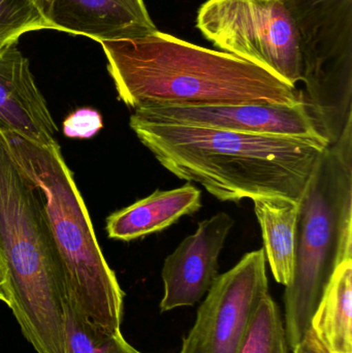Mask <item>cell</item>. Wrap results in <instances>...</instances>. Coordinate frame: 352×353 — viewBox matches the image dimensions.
Wrapping results in <instances>:
<instances>
[{
	"label": "cell",
	"mask_w": 352,
	"mask_h": 353,
	"mask_svg": "<svg viewBox=\"0 0 352 353\" xmlns=\"http://www.w3.org/2000/svg\"><path fill=\"white\" fill-rule=\"evenodd\" d=\"M0 261L6 305L37 353L64 352L63 274L41 195L0 132Z\"/></svg>",
	"instance_id": "3957f363"
},
{
	"label": "cell",
	"mask_w": 352,
	"mask_h": 353,
	"mask_svg": "<svg viewBox=\"0 0 352 353\" xmlns=\"http://www.w3.org/2000/svg\"><path fill=\"white\" fill-rule=\"evenodd\" d=\"M48 29L99 43L136 39L157 30L144 0H30Z\"/></svg>",
	"instance_id": "8fae6325"
},
{
	"label": "cell",
	"mask_w": 352,
	"mask_h": 353,
	"mask_svg": "<svg viewBox=\"0 0 352 353\" xmlns=\"http://www.w3.org/2000/svg\"><path fill=\"white\" fill-rule=\"evenodd\" d=\"M196 27L221 52L264 68L289 86L301 82L297 31L282 0H207Z\"/></svg>",
	"instance_id": "52a82bcc"
},
{
	"label": "cell",
	"mask_w": 352,
	"mask_h": 353,
	"mask_svg": "<svg viewBox=\"0 0 352 353\" xmlns=\"http://www.w3.org/2000/svg\"><path fill=\"white\" fill-rule=\"evenodd\" d=\"M130 126L165 170L221 201L282 196L300 201L328 143L159 124L132 114Z\"/></svg>",
	"instance_id": "7a4b0ae2"
},
{
	"label": "cell",
	"mask_w": 352,
	"mask_h": 353,
	"mask_svg": "<svg viewBox=\"0 0 352 353\" xmlns=\"http://www.w3.org/2000/svg\"><path fill=\"white\" fill-rule=\"evenodd\" d=\"M252 201L262 230L266 259L274 279L287 288L295 267L300 201L282 196H260Z\"/></svg>",
	"instance_id": "5bb4252c"
},
{
	"label": "cell",
	"mask_w": 352,
	"mask_h": 353,
	"mask_svg": "<svg viewBox=\"0 0 352 353\" xmlns=\"http://www.w3.org/2000/svg\"><path fill=\"white\" fill-rule=\"evenodd\" d=\"M41 29H48L47 24L30 0H0V48Z\"/></svg>",
	"instance_id": "ac0fdd59"
},
{
	"label": "cell",
	"mask_w": 352,
	"mask_h": 353,
	"mask_svg": "<svg viewBox=\"0 0 352 353\" xmlns=\"http://www.w3.org/2000/svg\"><path fill=\"white\" fill-rule=\"evenodd\" d=\"M103 128V117L96 110L82 108L65 118L62 124L64 136L70 139H90Z\"/></svg>",
	"instance_id": "d6986e66"
},
{
	"label": "cell",
	"mask_w": 352,
	"mask_h": 353,
	"mask_svg": "<svg viewBox=\"0 0 352 353\" xmlns=\"http://www.w3.org/2000/svg\"><path fill=\"white\" fill-rule=\"evenodd\" d=\"M293 353H328L316 339L311 330L303 340L293 350Z\"/></svg>",
	"instance_id": "ffe728a7"
},
{
	"label": "cell",
	"mask_w": 352,
	"mask_h": 353,
	"mask_svg": "<svg viewBox=\"0 0 352 353\" xmlns=\"http://www.w3.org/2000/svg\"><path fill=\"white\" fill-rule=\"evenodd\" d=\"M234 224L225 212L203 220L196 232L165 259L161 270L165 285L161 312L194 306L206 296L218 277L219 256Z\"/></svg>",
	"instance_id": "30bf717a"
},
{
	"label": "cell",
	"mask_w": 352,
	"mask_h": 353,
	"mask_svg": "<svg viewBox=\"0 0 352 353\" xmlns=\"http://www.w3.org/2000/svg\"><path fill=\"white\" fill-rule=\"evenodd\" d=\"M65 353H142L124 339L122 333L97 334L89 327L64 299Z\"/></svg>",
	"instance_id": "e0dca14e"
},
{
	"label": "cell",
	"mask_w": 352,
	"mask_h": 353,
	"mask_svg": "<svg viewBox=\"0 0 352 353\" xmlns=\"http://www.w3.org/2000/svg\"><path fill=\"white\" fill-rule=\"evenodd\" d=\"M200 208L202 192L192 185L156 190L130 207L111 214L107 218L105 230L110 239L130 242L165 230Z\"/></svg>",
	"instance_id": "4fadbf2b"
},
{
	"label": "cell",
	"mask_w": 352,
	"mask_h": 353,
	"mask_svg": "<svg viewBox=\"0 0 352 353\" xmlns=\"http://www.w3.org/2000/svg\"><path fill=\"white\" fill-rule=\"evenodd\" d=\"M297 31L302 99L329 142L352 122V0H282Z\"/></svg>",
	"instance_id": "8992f818"
},
{
	"label": "cell",
	"mask_w": 352,
	"mask_h": 353,
	"mask_svg": "<svg viewBox=\"0 0 352 353\" xmlns=\"http://www.w3.org/2000/svg\"><path fill=\"white\" fill-rule=\"evenodd\" d=\"M0 301L6 303V274H4L3 267H2L1 261H0Z\"/></svg>",
	"instance_id": "44dd1931"
},
{
	"label": "cell",
	"mask_w": 352,
	"mask_h": 353,
	"mask_svg": "<svg viewBox=\"0 0 352 353\" xmlns=\"http://www.w3.org/2000/svg\"><path fill=\"white\" fill-rule=\"evenodd\" d=\"M264 248L251 251L205 296L179 353H239L256 309L269 292Z\"/></svg>",
	"instance_id": "ba28073f"
},
{
	"label": "cell",
	"mask_w": 352,
	"mask_h": 353,
	"mask_svg": "<svg viewBox=\"0 0 352 353\" xmlns=\"http://www.w3.org/2000/svg\"><path fill=\"white\" fill-rule=\"evenodd\" d=\"M347 259H352V122L318 157L300 199L295 267L284 292L291 350L311 329L333 274Z\"/></svg>",
	"instance_id": "5b68a950"
},
{
	"label": "cell",
	"mask_w": 352,
	"mask_h": 353,
	"mask_svg": "<svg viewBox=\"0 0 352 353\" xmlns=\"http://www.w3.org/2000/svg\"><path fill=\"white\" fill-rule=\"evenodd\" d=\"M280 309L270 294L260 301L239 353H289Z\"/></svg>",
	"instance_id": "2e32d148"
},
{
	"label": "cell",
	"mask_w": 352,
	"mask_h": 353,
	"mask_svg": "<svg viewBox=\"0 0 352 353\" xmlns=\"http://www.w3.org/2000/svg\"><path fill=\"white\" fill-rule=\"evenodd\" d=\"M107 72L128 108L304 103L301 91L264 68L225 52L156 30L101 43Z\"/></svg>",
	"instance_id": "6da1fadb"
},
{
	"label": "cell",
	"mask_w": 352,
	"mask_h": 353,
	"mask_svg": "<svg viewBox=\"0 0 352 353\" xmlns=\"http://www.w3.org/2000/svg\"><path fill=\"white\" fill-rule=\"evenodd\" d=\"M352 259L333 274L311 319V331L328 353H352Z\"/></svg>",
	"instance_id": "9a60e30c"
},
{
	"label": "cell",
	"mask_w": 352,
	"mask_h": 353,
	"mask_svg": "<svg viewBox=\"0 0 352 353\" xmlns=\"http://www.w3.org/2000/svg\"><path fill=\"white\" fill-rule=\"evenodd\" d=\"M3 136L17 163L41 195L70 306L97 334L121 333L125 294L103 256L59 144L41 146L17 134Z\"/></svg>",
	"instance_id": "277c9868"
},
{
	"label": "cell",
	"mask_w": 352,
	"mask_h": 353,
	"mask_svg": "<svg viewBox=\"0 0 352 353\" xmlns=\"http://www.w3.org/2000/svg\"><path fill=\"white\" fill-rule=\"evenodd\" d=\"M141 119L159 124L213 128L238 134L314 139L328 143L318 132L305 103L274 105H161L134 110Z\"/></svg>",
	"instance_id": "9c48e42d"
},
{
	"label": "cell",
	"mask_w": 352,
	"mask_h": 353,
	"mask_svg": "<svg viewBox=\"0 0 352 353\" xmlns=\"http://www.w3.org/2000/svg\"><path fill=\"white\" fill-rule=\"evenodd\" d=\"M0 132L41 146L57 143V125L18 43L0 48Z\"/></svg>",
	"instance_id": "7c38bea8"
}]
</instances>
